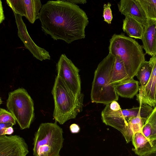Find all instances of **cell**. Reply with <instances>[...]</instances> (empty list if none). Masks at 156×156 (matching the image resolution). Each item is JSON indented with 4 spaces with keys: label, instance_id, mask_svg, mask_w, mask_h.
<instances>
[{
    "label": "cell",
    "instance_id": "6da1fadb",
    "mask_svg": "<svg viewBox=\"0 0 156 156\" xmlns=\"http://www.w3.org/2000/svg\"><path fill=\"white\" fill-rule=\"evenodd\" d=\"M38 18L44 34L54 40L69 44L85 38L87 16L78 5L68 0L48 1L42 5Z\"/></svg>",
    "mask_w": 156,
    "mask_h": 156
},
{
    "label": "cell",
    "instance_id": "7a4b0ae2",
    "mask_svg": "<svg viewBox=\"0 0 156 156\" xmlns=\"http://www.w3.org/2000/svg\"><path fill=\"white\" fill-rule=\"evenodd\" d=\"M54 108L53 117L60 124L76 118L83 106L84 95H75L67 87L61 77L56 76L51 91Z\"/></svg>",
    "mask_w": 156,
    "mask_h": 156
},
{
    "label": "cell",
    "instance_id": "3957f363",
    "mask_svg": "<svg viewBox=\"0 0 156 156\" xmlns=\"http://www.w3.org/2000/svg\"><path fill=\"white\" fill-rule=\"evenodd\" d=\"M109 42V53L120 57L130 79L133 78L145 61L142 46L135 39L123 34H113Z\"/></svg>",
    "mask_w": 156,
    "mask_h": 156
},
{
    "label": "cell",
    "instance_id": "277c9868",
    "mask_svg": "<svg viewBox=\"0 0 156 156\" xmlns=\"http://www.w3.org/2000/svg\"><path fill=\"white\" fill-rule=\"evenodd\" d=\"M115 59V56L109 53L95 70L90 93L92 102L106 105L118 100L115 85L109 84Z\"/></svg>",
    "mask_w": 156,
    "mask_h": 156
},
{
    "label": "cell",
    "instance_id": "5b68a950",
    "mask_svg": "<svg viewBox=\"0 0 156 156\" xmlns=\"http://www.w3.org/2000/svg\"><path fill=\"white\" fill-rule=\"evenodd\" d=\"M57 122L40 125L33 139L34 156H60L64 139L62 129Z\"/></svg>",
    "mask_w": 156,
    "mask_h": 156
},
{
    "label": "cell",
    "instance_id": "8992f818",
    "mask_svg": "<svg viewBox=\"0 0 156 156\" xmlns=\"http://www.w3.org/2000/svg\"><path fill=\"white\" fill-rule=\"evenodd\" d=\"M6 107L21 129L30 128L34 118V103L25 89L20 88L9 92Z\"/></svg>",
    "mask_w": 156,
    "mask_h": 156
},
{
    "label": "cell",
    "instance_id": "52a82bcc",
    "mask_svg": "<svg viewBox=\"0 0 156 156\" xmlns=\"http://www.w3.org/2000/svg\"><path fill=\"white\" fill-rule=\"evenodd\" d=\"M57 75L61 78L69 89L76 96L81 92V81L79 69L65 54H62L56 65Z\"/></svg>",
    "mask_w": 156,
    "mask_h": 156
},
{
    "label": "cell",
    "instance_id": "ba28073f",
    "mask_svg": "<svg viewBox=\"0 0 156 156\" xmlns=\"http://www.w3.org/2000/svg\"><path fill=\"white\" fill-rule=\"evenodd\" d=\"M28 146L19 135H0V156H26Z\"/></svg>",
    "mask_w": 156,
    "mask_h": 156
},
{
    "label": "cell",
    "instance_id": "9c48e42d",
    "mask_svg": "<svg viewBox=\"0 0 156 156\" xmlns=\"http://www.w3.org/2000/svg\"><path fill=\"white\" fill-rule=\"evenodd\" d=\"M13 12L18 29V36L23 42L26 48L29 51L34 57L40 61L50 60V56L49 52L37 46L31 38L22 20V16Z\"/></svg>",
    "mask_w": 156,
    "mask_h": 156
},
{
    "label": "cell",
    "instance_id": "30bf717a",
    "mask_svg": "<svg viewBox=\"0 0 156 156\" xmlns=\"http://www.w3.org/2000/svg\"><path fill=\"white\" fill-rule=\"evenodd\" d=\"M118 6L119 11L125 17L136 20L144 27L147 25L148 20L138 0H121Z\"/></svg>",
    "mask_w": 156,
    "mask_h": 156
},
{
    "label": "cell",
    "instance_id": "8fae6325",
    "mask_svg": "<svg viewBox=\"0 0 156 156\" xmlns=\"http://www.w3.org/2000/svg\"><path fill=\"white\" fill-rule=\"evenodd\" d=\"M156 86V59L149 80L144 87L141 90L139 88V94L137 95V100L139 103L147 104L151 107L156 106L155 99Z\"/></svg>",
    "mask_w": 156,
    "mask_h": 156
},
{
    "label": "cell",
    "instance_id": "7c38bea8",
    "mask_svg": "<svg viewBox=\"0 0 156 156\" xmlns=\"http://www.w3.org/2000/svg\"><path fill=\"white\" fill-rule=\"evenodd\" d=\"M146 53L152 56L156 55V21L149 20L144 27L141 39Z\"/></svg>",
    "mask_w": 156,
    "mask_h": 156
},
{
    "label": "cell",
    "instance_id": "4fadbf2b",
    "mask_svg": "<svg viewBox=\"0 0 156 156\" xmlns=\"http://www.w3.org/2000/svg\"><path fill=\"white\" fill-rule=\"evenodd\" d=\"M132 141L134 147L132 150L139 156H147L156 151V140H150L142 132L135 133Z\"/></svg>",
    "mask_w": 156,
    "mask_h": 156
},
{
    "label": "cell",
    "instance_id": "5bb4252c",
    "mask_svg": "<svg viewBox=\"0 0 156 156\" xmlns=\"http://www.w3.org/2000/svg\"><path fill=\"white\" fill-rule=\"evenodd\" d=\"M116 92L123 98H133L139 91L138 81L133 78L126 80L115 85Z\"/></svg>",
    "mask_w": 156,
    "mask_h": 156
},
{
    "label": "cell",
    "instance_id": "9a60e30c",
    "mask_svg": "<svg viewBox=\"0 0 156 156\" xmlns=\"http://www.w3.org/2000/svg\"><path fill=\"white\" fill-rule=\"evenodd\" d=\"M115 63L109 82L110 84L113 85L130 79L122 59L118 55L115 56Z\"/></svg>",
    "mask_w": 156,
    "mask_h": 156
},
{
    "label": "cell",
    "instance_id": "2e32d148",
    "mask_svg": "<svg viewBox=\"0 0 156 156\" xmlns=\"http://www.w3.org/2000/svg\"><path fill=\"white\" fill-rule=\"evenodd\" d=\"M146 120L140 115L130 118L128 120L127 126L122 133L127 143L132 141L135 133L142 132Z\"/></svg>",
    "mask_w": 156,
    "mask_h": 156
},
{
    "label": "cell",
    "instance_id": "e0dca14e",
    "mask_svg": "<svg viewBox=\"0 0 156 156\" xmlns=\"http://www.w3.org/2000/svg\"><path fill=\"white\" fill-rule=\"evenodd\" d=\"M122 29L129 37L141 39L144 27L136 20L126 17L123 21Z\"/></svg>",
    "mask_w": 156,
    "mask_h": 156
},
{
    "label": "cell",
    "instance_id": "ac0fdd59",
    "mask_svg": "<svg viewBox=\"0 0 156 156\" xmlns=\"http://www.w3.org/2000/svg\"><path fill=\"white\" fill-rule=\"evenodd\" d=\"M156 59V55L151 57L149 61H145L139 68L136 76L140 83V89L142 90L147 83Z\"/></svg>",
    "mask_w": 156,
    "mask_h": 156
},
{
    "label": "cell",
    "instance_id": "d6986e66",
    "mask_svg": "<svg viewBox=\"0 0 156 156\" xmlns=\"http://www.w3.org/2000/svg\"><path fill=\"white\" fill-rule=\"evenodd\" d=\"M26 11V18L31 23L39 19L38 16L42 7L40 0H23Z\"/></svg>",
    "mask_w": 156,
    "mask_h": 156
},
{
    "label": "cell",
    "instance_id": "ffe728a7",
    "mask_svg": "<svg viewBox=\"0 0 156 156\" xmlns=\"http://www.w3.org/2000/svg\"><path fill=\"white\" fill-rule=\"evenodd\" d=\"M148 20L156 21V0H138Z\"/></svg>",
    "mask_w": 156,
    "mask_h": 156
},
{
    "label": "cell",
    "instance_id": "44dd1931",
    "mask_svg": "<svg viewBox=\"0 0 156 156\" xmlns=\"http://www.w3.org/2000/svg\"><path fill=\"white\" fill-rule=\"evenodd\" d=\"M6 2L13 12L22 16H26V8L23 0H7Z\"/></svg>",
    "mask_w": 156,
    "mask_h": 156
},
{
    "label": "cell",
    "instance_id": "7402d4cb",
    "mask_svg": "<svg viewBox=\"0 0 156 156\" xmlns=\"http://www.w3.org/2000/svg\"><path fill=\"white\" fill-rule=\"evenodd\" d=\"M142 132L144 135L150 140L153 141L156 140V131L152 128L149 123L145 122Z\"/></svg>",
    "mask_w": 156,
    "mask_h": 156
},
{
    "label": "cell",
    "instance_id": "603a6c76",
    "mask_svg": "<svg viewBox=\"0 0 156 156\" xmlns=\"http://www.w3.org/2000/svg\"><path fill=\"white\" fill-rule=\"evenodd\" d=\"M16 122L15 119L10 112L4 109L0 108V123L10 122L15 125Z\"/></svg>",
    "mask_w": 156,
    "mask_h": 156
},
{
    "label": "cell",
    "instance_id": "cb8c5ba5",
    "mask_svg": "<svg viewBox=\"0 0 156 156\" xmlns=\"http://www.w3.org/2000/svg\"><path fill=\"white\" fill-rule=\"evenodd\" d=\"M111 6V3L108 2L107 4H104L103 6V16L104 21L109 24L111 23L113 18Z\"/></svg>",
    "mask_w": 156,
    "mask_h": 156
},
{
    "label": "cell",
    "instance_id": "d4e9b609",
    "mask_svg": "<svg viewBox=\"0 0 156 156\" xmlns=\"http://www.w3.org/2000/svg\"><path fill=\"white\" fill-rule=\"evenodd\" d=\"M145 122L149 123L152 128L156 131V106L153 109L151 113L147 118Z\"/></svg>",
    "mask_w": 156,
    "mask_h": 156
},
{
    "label": "cell",
    "instance_id": "484cf974",
    "mask_svg": "<svg viewBox=\"0 0 156 156\" xmlns=\"http://www.w3.org/2000/svg\"><path fill=\"white\" fill-rule=\"evenodd\" d=\"M14 130L12 127H10L3 130H0V135H10L12 134Z\"/></svg>",
    "mask_w": 156,
    "mask_h": 156
},
{
    "label": "cell",
    "instance_id": "4316f807",
    "mask_svg": "<svg viewBox=\"0 0 156 156\" xmlns=\"http://www.w3.org/2000/svg\"><path fill=\"white\" fill-rule=\"evenodd\" d=\"M109 105L110 108L113 111H117L121 109L120 105L116 101L112 102Z\"/></svg>",
    "mask_w": 156,
    "mask_h": 156
},
{
    "label": "cell",
    "instance_id": "83f0119b",
    "mask_svg": "<svg viewBox=\"0 0 156 156\" xmlns=\"http://www.w3.org/2000/svg\"><path fill=\"white\" fill-rule=\"evenodd\" d=\"M70 131L72 133H77L80 131V127L77 124L73 123L69 127Z\"/></svg>",
    "mask_w": 156,
    "mask_h": 156
},
{
    "label": "cell",
    "instance_id": "f1b7e54d",
    "mask_svg": "<svg viewBox=\"0 0 156 156\" xmlns=\"http://www.w3.org/2000/svg\"><path fill=\"white\" fill-rule=\"evenodd\" d=\"M14 125L10 122L0 123V130H3L10 127H12Z\"/></svg>",
    "mask_w": 156,
    "mask_h": 156
},
{
    "label": "cell",
    "instance_id": "f546056e",
    "mask_svg": "<svg viewBox=\"0 0 156 156\" xmlns=\"http://www.w3.org/2000/svg\"><path fill=\"white\" fill-rule=\"evenodd\" d=\"M68 1L73 3L76 4H84L87 2L86 0H68Z\"/></svg>",
    "mask_w": 156,
    "mask_h": 156
},
{
    "label": "cell",
    "instance_id": "4dcf8cb0",
    "mask_svg": "<svg viewBox=\"0 0 156 156\" xmlns=\"http://www.w3.org/2000/svg\"><path fill=\"white\" fill-rule=\"evenodd\" d=\"M147 156H156V151Z\"/></svg>",
    "mask_w": 156,
    "mask_h": 156
},
{
    "label": "cell",
    "instance_id": "1f68e13d",
    "mask_svg": "<svg viewBox=\"0 0 156 156\" xmlns=\"http://www.w3.org/2000/svg\"><path fill=\"white\" fill-rule=\"evenodd\" d=\"M155 100L156 101V86L155 91Z\"/></svg>",
    "mask_w": 156,
    "mask_h": 156
}]
</instances>
